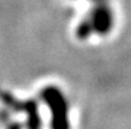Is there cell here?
Segmentation results:
<instances>
[{
    "label": "cell",
    "mask_w": 131,
    "mask_h": 129,
    "mask_svg": "<svg viewBox=\"0 0 131 129\" xmlns=\"http://www.w3.org/2000/svg\"><path fill=\"white\" fill-rule=\"evenodd\" d=\"M113 24H115L113 11L108 6L99 5L92 11L89 19L79 25L78 33L79 37H88L92 32L103 36L112 29Z\"/></svg>",
    "instance_id": "6da1fadb"
},
{
    "label": "cell",
    "mask_w": 131,
    "mask_h": 129,
    "mask_svg": "<svg viewBox=\"0 0 131 129\" xmlns=\"http://www.w3.org/2000/svg\"><path fill=\"white\" fill-rule=\"evenodd\" d=\"M42 96L46 103L50 104L52 114V129H68V105L62 94L53 87H47Z\"/></svg>",
    "instance_id": "7a4b0ae2"
},
{
    "label": "cell",
    "mask_w": 131,
    "mask_h": 129,
    "mask_svg": "<svg viewBox=\"0 0 131 129\" xmlns=\"http://www.w3.org/2000/svg\"><path fill=\"white\" fill-rule=\"evenodd\" d=\"M98 1H99V0H98Z\"/></svg>",
    "instance_id": "3957f363"
}]
</instances>
